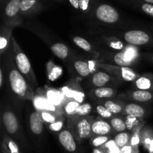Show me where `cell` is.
<instances>
[{
  "mask_svg": "<svg viewBox=\"0 0 153 153\" xmlns=\"http://www.w3.org/2000/svg\"><path fill=\"white\" fill-rule=\"evenodd\" d=\"M8 79L12 91L17 97L27 100L32 99V92L28 87L25 79L17 69L15 67H12L10 69L9 72Z\"/></svg>",
  "mask_w": 153,
  "mask_h": 153,
  "instance_id": "cell-1",
  "label": "cell"
},
{
  "mask_svg": "<svg viewBox=\"0 0 153 153\" xmlns=\"http://www.w3.org/2000/svg\"><path fill=\"white\" fill-rule=\"evenodd\" d=\"M13 47H14L13 48L14 49V60L16 69L23 76L25 80L31 84H35L37 81H36L32 68H31L29 60L27 58L25 54L19 49V46H17L14 39H13Z\"/></svg>",
  "mask_w": 153,
  "mask_h": 153,
  "instance_id": "cell-2",
  "label": "cell"
},
{
  "mask_svg": "<svg viewBox=\"0 0 153 153\" xmlns=\"http://www.w3.org/2000/svg\"><path fill=\"white\" fill-rule=\"evenodd\" d=\"M95 15L100 21L109 24L117 22L120 18L117 10L108 4H100L96 9Z\"/></svg>",
  "mask_w": 153,
  "mask_h": 153,
  "instance_id": "cell-3",
  "label": "cell"
},
{
  "mask_svg": "<svg viewBox=\"0 0 153 153\" xmlns=\"http://www.w3.org/2000/svg\"><path fill=\"white\" fill-rule=\"evenodd\" d=\"M91 125L92 123H90L89 120L82 117L75 119L72 123L75 134L77 136V138L81 140L88 138L91 135Z\"/></svg>",
  "mask_w": 153,
  "mask_h": 153,
  "instance_id": "cell-4",
  "label": "cell"
},
{
  "mask_svg": "<svg viewBox=\"0 0 153 153\" xmlns=\"http://www.w3.org/2000/svg\"><path fill=\"white\" fill-rule=\"evenodd\" d=\"M126 42L134 46H142L148 43L150 37L147 33L140 30H131L127 31L124 34Z\"/></svg>",
  "mask_w": 153,
  "mask_h": 153,
  "instance_id": "cell-5",
  "label": "cell"
},
{
  "mask_svg": "<svg viewBox=\"0 0 153 153\" xmlns=\"http://www.w3.org/2000/svg\"><path fill=\"white\" fill-rule=\"evenodd\" d=\"M137 56V51L132 47H128L123 52H120L116 54L114 57V61L115 64L119 67H128L133 63L134 60Z\"/></svg>",
  "mask_w": 153,
  "mask_h": 153,
  "instance_id": "cell-6",
  "label": "cell"
},
{
  "mask_svg": "<svg viewBox=\"0 0 153 153\" xmlns=\"http://www.w3.org/2000/svg\"><path fill=\"white\" fill-rule=\"evenodd\" d=\"M103 68L106 69L113 73L117 77L120 78L126 82H133L137 79V75L133 70L129 67H112V66H102Z\"/></svg>",
  "mask_w": 153,
  "mask_h": 153,
  "instance_id": "cell-7",
  "label": "cell"
},
{
  "mask_svg": "<svg viewBox=\"0 0 153 153\" xmlns=\"http://www.w3.org/2000/svg\"><path fill=\"white\" fill-rule=\"evenodd\" d=\"M58 140L61 146L67 151L73 152L76 149V143L74 136L69 130L64 129L58 134Z\"/></svg>",
  "mask_w": 153,
  "mask_h": 153,
  "instance_id": "cell-8",
  "label": "cell"
},
{
  "mask_svg": "<svg viewBox=\"0 0 153 153\" xmlns=\"http://www.w3.org/2000/svg\"><path fill=\"white\" fill-rule=\"evenodd\" d=\"M2 122L6 131L10 134H13L17 131L19 128L17 119L12 111L4 112L2 115Z\"/></svg>",
  "mask_w": 153,
  "mask_h": 153,
  "instance_id": "cell-9",
  "label": "cell"
},
{
  "mask_svg": "<svg viewBox=\"0 0 153 153\" xmlns=\"http://www.w3.org/2000/svg\"><path fill=\"white\" fill-rule=\"evenodd\" d=\"M30 128L35 134H40L43 130V120L39 111L32 112L29 118Z\"/></svg>",
  "mask_w": 153,
  "mask_h": 153,
  "instance_id": "cell-10",
  "label": "cell"
},
{
  "mask_svg": "<svg viewBox=\"0 0 153 153\" xmlns=\"http://www.w3.org/2000/svg\"><path fill=\"white\" fill-rule=\"evenodd\" d=\"M92 133L97 136L107 135L111 131V126L108 122L104 120H96L91 125Z\"/></svg>",
  "mask_w": 153,
  "mask_h": 153,
  "instance_id": "cell-11",
  "label": "cell"
},
{
  "mask_svg": "<svg viewBox=\"0 0 153 153\" xmlns=\"http://www.w3.org/2000/svg\"><path fill=\"white\" fill-rule=\"evenodd\" d=\"M134 85L138 90L153 91V75L147 74L140 76L134 81Z\"/></svg>",
  "mask_w": 153,
  "mask_h": 153,
  "instance_id": "cell-12",
  "label": "cell"
},
{
  "mask_svg": "<svg viewBox=\"0 0 153 153\" xmlns=\"http://www.w3.org/2000/svg\"><path fill=\"white\" fill-rule=\"evenodd\" d=\"M34 105L40 111H49L55 112L56 111V107L48 99L43 97H36L34 99Z\"/></svg>",
  "mask_w": 153,
  "mask_h": 153,
  "instance_id": "cell-13",
  "label": "cell"
},
{
  "mask_svg": "<svg viewBox=\"0 0 153 153\" xmlns=\"http://www.w3.org/2000/svg\"><path fill=\"white\" fill-rule=\"evenodd\" d=\"M123 112L127 116H132L137 118H141L146 114L144 108L134 103H130L124 107Z\"/></svg>",
  "mask_w": 153,
  "mask_h": 153,
  "instance_id": "cell-14",
  "label": "cell"
},
{
  "mask_svg": "<svg viewBox=\"0 0 153 153\" xmlns=\"http://www.w3.org/2000/svg\"><path fill=\"white\" fill-rule=\"evenodd\" d=\"M21 0H10L4 8V14L8 18H13L20 12Z\"/></svg>",
  "mask_w": 153,
  "mask_h": 153,
  "instance_id": "cell-15",
  "label": "cell"
},
{
  "mask_svg": "<svg viewBox=\"0 0 153 153\" xmlns=\"http://www.w3.org/2000/svg\"><path fill=\"white\" fill-rule=\"evenodd\" d=\"M131 98L138 102H147L153 100V91L136 90L131 94Z\"/></svg>",
  "mask_w": 153,
  "mask_h": 153,
  "instance_id": "cell-16",
  "label": "cell"
},
{
  "mask_svg": "<svg viewBox=\"0 0 153 153\" xmlns=\"http://www.w3.org/2000/svg\"><path fill=\"white\" fill-rule=\"evenodd\" d=\"M111 80V76L105 72H97L92 76V84L97 88H102Z\"/></svg>",
  "mask_w": 153,
  "mask_h": 153,
  "instance_id": "cell-17",
  "label": "cell"
},
{
  "mask_svg": "<svg viewBox=\"0 0 153 153\" xmlns=\"http://www.w3.org/2000/svg\"><path fill=\"white\" fill-rule=\"evenodd\" d=\"M52 52L61 59H65L67 58L69 53L68 47L65 44L61 43H55L51 47Z\"/></svg>",
  "mask_w": 153,
  "mask_h": 153,
  "instance_id": "cell-18",
  "label": "cell"
},
{
  "mask_svg": "<svg viewBox=\"0 0 153 153\" xmlns=\"http://www.w3.org/2000/svg\"><path fill=\"white\" fill-rule=\"evenodd\" d=\"M74 68L78 74L82 77H86L91 72L89 64L86 61H81V60L76 61L74 63Z\"/></svg>",
  "mask_w": 153,
  "mask_h": 153,
  "instance_id": "cell-19",
  "label": "cell"
},
{
  "mask_svg": "<svg viewBox=\"0 0 153 153\" xmlns=\"http://www.w3.org/2000/svg\"><path fill=\"white\" fill-rule=\"evenodd\" d=\"M93 93L94 95L99 99L111 98L114 95V90L111 88L102 87V88H97Z\"/></svg>",
  "mask_w": 153,
  "mask_h": 153,
  "instance_id": "cell-20",
  "label": "cell"
},
{
  "mask_svg": "<svg viewBox=\"0 0 153 153\" xmlns=\"http://www.w3.org/2000/svg\"><path fill=\"white\" fill-rule=\"evenodd\" d=\"M38 0H21L20 12L22 13H28L36 8Z\"/></svg>",
  "mask_w": 153,
  "mask_h": 153,
  "instance_id": "cell-21",
  "label": "cell"
},
{
  "mask_svg": "<svg viewBox=\"0 0 153 153\" xmlns=\"http://www.w3.org/2000/svg\"><path fill=\"white\" fill-rule=\"evenodd\" d=\"M63 98L64 95L58 91H53V90H49L47 91V99L54 105H59L63 101Z\"/></svg>",
  "mask_w": 153,
  "mask_h": 153,
  "instance_id": "cell-22",
  "label": "cell"
},
{
  "mask_svg": "<svg viewBox=\"0 0 153 153\" xmlns=\"http://www.w3.org/2000/svg\"><path fill=\"white\" fill-rule=\"evenodd\" d=\"M110 125L111 128H113L117 132H123L126 128V121H124L120 117H113L111 120Z\"/></svg>",
  "mask_w": 153,
  "mask_h": 153,
  "instance_id": "cell-23",
  "label": "cell"
},
{
  "mask_svg": "<svg viewBox=\"0 0 153 153\" xmlns=\"http://www.w3.org/2000/svg\"><path fill=\"white\" fill-rule=\"evenodd\" d=\"M130 140V135L127 132H120L115 136L114 141L120 148H123L127 146Z\"/></svg>",
  "mask_w": 153,
  "mask_h": 153,
  "instance_id": "cell-24",
  "label": "cell"
},
{
  "mask_svg": "<svg viewBox=\"0 0 153 153\" xmlns=\"http://www.w3.org/2000/svg\"><path fill=\"white\" fill-rule=\"evenodd\" d=\"M3 150L4 153H19V147L14 141L8 138H4L3 143Z\"/></svg>",
  "mask_w": 153,
  "mask_h": 153,
  "instance_id": "cell-25",
  "label": "cell"
},
{
  "mask_svg": "<svg viewBox=\"0 0 153 153\" xmlns=\"http://www.w3.org/2000/svg\"><path fill=\"white\" fill-rule=\"evenodd\" d=\"M104 106L108 111L111 112L112 114H117L120 113L123 110V107L120 104H117L112 100H108L104 103Z\"/></svg>",
  "mask_w": 153,
  "mask_h": 153,
  "instance_id": "cell-26",
  "label": "cell"
},
{
  "mask_svg": "<svg viewBox=\"0 0 153 153\" xmlns=\"http://www.w3.org/2000/svg\"><path fill=\"white\" fill-rule=\"evenodd\" d=\"M80 105V103L76 101V100H70V101L67 102L64 105V110L69 115L76 114V110H77Z\"/></svg>",
  "mask_w": 153,
  "mask_h": 153,
  "instance_id": "cell-27",
  "label": "cell"
},
{
  "mask_svg": "<svg viewBox=\"0 0 153 153\" xmlns=\"http://www.w3.org/2000/svg\"><path fill=\"white\" fill-rule=\"evenodd\" d=\"M73 42L79 48H81L83 50L86 51V52H90L91 50V45L88 41H87L85 39L82 38L80 37H73Z\"/></svg>",
  "mask_w": 153,
  "mask_h": 153,
  "instance_id": "cell-28",
  "label": "cell"
},
{
  "mask_svg": "<svg viewBox=\"0 0 153 153\" xmlns=\"http://www.w3.org/2000/svg\"><path fill=\"white\" fill-rule=\"evenodd\" d=\"M92 110V106L89 103H83L79 105L76 110V115L79 117H85L89 114Z\"/></svg>",
  "mask_w": 153,
  "mask_h": 153,
  "instance_id": "cell-29",
  "label": "cell"
},
{
  "mask_svg": "<svg viewBox=\"0 0 153 153\" xmlns=\"http://www.w3.org/2000/svg\"><path fill=\"white\" fill-rule=\"evenodd\" d=\"M42 118H43V121L46 123H48L49 124H52L58 120L56 116L53 112H49V111H42L40 112Z\"/></svg>",
  "mask_w": 153,
  "mask_h": 153,
  "instance_id": "cell-30",
  "label": "cell"
},
{
  "mask_svg": "<svg viewBox=\"0 0 153 153\" xmlns=\"http://www.w3.org/2000/svg\"><path fill=\"white\" fill-rule=\"evenodd\" d=\"M109 140V137L108 136H97L92 140V145L95 147H100L102 145L105 144Z\"/></svg>",
  "mask_w": 153,
  "mask_h": 153,
  "instance_id": "cell-31",
  "label": "cell"
},
{
  "mask_svg": "<svg viewBox=\"0 0 153 153\" xmlns=\"http://www.w3.org/2000/svg\"><path fill=\"white\" fill-rule=\"evenodd\" d=\"M105 147L108 148V153H121V149L114 140H108L105 143Z\"/></svg>",
  "mask_w": 153,
  "mask_h": 153,
  "instance_id": "cell-32",
  "label": "cell"
},
{
  "mask_svg": "<svg viewBox=\"0 0 153 153\" xmlns=\"http://www.w3.org/2000/svg\"><path fill=\"white\" fill-rule=\"evenodd\" d=\"M97 111L98 114L103 118H110L113 115L109 111L106 109V108L104 105H97Z\"/></svg>",
  "mask_w": 153,
  "mask_h": 153,
  "instance_id": "cell-33",
  "label": "cell"
},
{
  "mask_svg": "<svg viewBox=\"0 0 153 153\" xmlns=\"http://www.w3.org/2000/svg\"><path fill=\"white\" fill-rule=\"evenodd\" d=\"M138 123L137 121V118L134 117L132 116H127L126 119V128L127 129L131 130L133 128V127L135 126Z\"/></svg>",
  "mask_w": 153,
  "mask_h": 153,
  "instance_id": "cell-34",
  "label": "cell"
},
{
  "mask_svg": "<svg viewBox=\"0 0 153 153\" xmlns=\"http://www.w3.org/2000/svg\"><path fill=\"white\" fill-rule=\"evenodd\" d=\"M92 0H79V9L83 12H88L91 9Z\"/></svg>",
  "mask_w": 153,
  "mask_h": 153,
  "instance_id": "cell-35",
  "label": "cell"
},
{
  "mask_svg": "<svg viewBox=\"0 0 153 153\" xmlns=\"http://www.w3.org/2000/svg\"><path fill=\"white\" fill-rule=\"evenodd\" d=\"M8 34L5 32V34H1L0 37V49L1 52H3L4 49L7 47V43H8Z\"/></svg>",
  "mask_w": 153,
  "mask_h": 153,
  "instance_id": "cell-36",
  "label": "cell"
},
{
  "mask_svg": "<svg viewBox=\"0 0 153 153\" xmlns=\"http://www.w3.org/2000/svg\"><path fill=\"white\" fill-rule=\"evenodd\" d=\"M141 9L145 13L153 16V4L149 3H143L141 4Z\"/></svg>",
  "mask_w": 153,
  "mask_h": 153,
  "instance_id": "cell-37",
  "label": "cell"
},
{
  "mask_svg": "<svg viewBox=\"0 0 153 153\" xmlns=\"http://www.w3.org/2000/svg\"><path fill=\"white\" fill-rule=\"evenodd\" d=\"M63 126V121L60 120H57L54 123L50 124V128L52 130V131H58L59 130H61V128H62Z\"/></svg>",
  "mask_w": 153,
  "mask_h": 153,
  "instance_id": "cell-38",
  "label": "cell"
},
{
  "mask_svg": "<svg viewBox=\"0 0 153 153\" xmlns=\"http://www.w3.org/2000/svg\"><path fill=\"white\" fill-rule=\"evenodd\" d=\"M60 74H61V69H59L57 67L56 70H54V69H53L52 73H50V74H49V78H50L52 80H54V79H55L56 78H58V76H59Z\"/></svg>",
  "mask_w": 153,
  "mask_h": 153,
  "instance_id": "cell-39",
  "label": "cell"
},
{
  "mask_svg": "<svg viewBox=\"0 0 153 153\" xmlns=\"http://www.w3.org/2000/svg\"><path fill=\"white\" fill-rule=\"evenodd\" d=\"M69 1L75 9H79V0H69Z\"/></svg>",
  "mask_w": 153,
  "mask_h": 153,
  "instance_id": "cell-40",
  "label": "cell"
},
{
  "mask_svg": "<svg viewBox=\"0 0 153 153\" xmlns=\"http://www.w3.org/2000/svg\"><path fill=\"white\" fill-rule=\"evenodd\" d=\"M121 153H131V146H125V147L121 149Z\"/></svg>",
  "mask_w": 153,
  "mask_h": 153,
  "instance_id": "cell-41",
  "label": "cell"
},
{
  "mask_svg": "<svg viewBox=\"0 0 153 153\" xmlns=\"http://www.w3.org/2000/svg\"><path fill=\"white\" fill-rule=\"evenodd\" d=\"M137 143H138V137L137 136H134V137H133L132 140H131V144L136 145Z\"/></svg>",
  "mask_w": 153,
  "mask_h": 153,
  "instance_id": "cell-42",
  "label": "cell"
},
{
  "mask_svg": "<svg viewBox=\"0 0 153 153\" xmlns=\"http://www.w3.org/2000/svg\"><path fill=\"white\" fill-rule=\"evenodd\" d=\"M3 84V74H2V70H0V87L2 86Z\"/></svg>",
  "mask_w": 153,
  "mask_h": 153,
  "instance_id": "cell-43",
  "label": "cell"
},
{
  "mask_svg": "<svg viewBox=\"0 0 153 153\" xmlns=\"http://www.w3.org/2000/svg\"><path fill=\"white\" fill-rule=\"evenodd\" d=\"M93 153H105V152H103L102 150H101V149H94V151H93Z\"/></svg>",
  "mask_w": 153,
  "mask_h": 153,
  "instance_id": "cell-44",
  "label": "cell"
},
{
  "mask_svg": "<svg viewBox=\"0 0 153 153\" xmlns=\"http://www.w3.org/2000/svg\"><path fill=\"white\" fill-rule=\"evenodd\" d=\"M140 1H145V3H149V4H153V0H140Z\"/></svg>",
  "mask_w": 153,
  "mask_h": 153,
  "instance_id": "cell-45",
  "label": "cell"
},
{
  "mask_svg": "<svg viewBox=\"0 0 153 153\" xmlns=\"http://www.w3.org/2000/svg\"><path fill=\"white\" fill-rule=\"evenodd\" d=\"M152 61H153V56H152Z\"/></svg>",
  "mask_w": 153,
  "mask_h": 153,
  "instance_id": "cell-46",
  "label": "cell"
}]
</instances>
